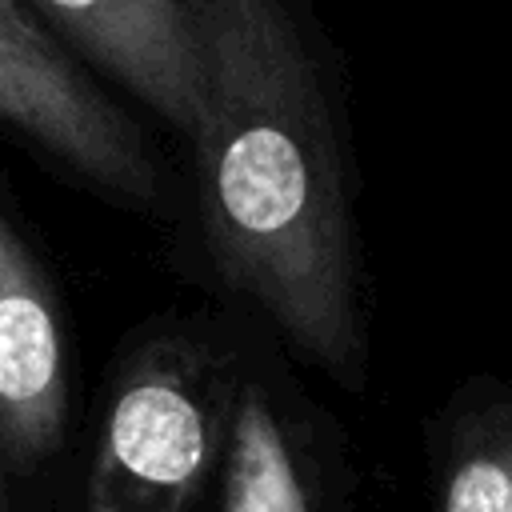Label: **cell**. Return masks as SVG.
I'll use <instances>...</instances> for the list:
<instances>
[{"label": "cell", "instance_id": "obj_4", "mask_svg": "<svg viewBox=\"0 0 512 512\" xmlns=\"http://www.w3.org/2000/svg\"><path fill=\"white\" fill-rule=\"evenodd\" d=\"M68 368L48 284L0 212V444L16 464H36L60 440Z\"/></svg>", "mask_w": 512, "mask_h": 512}, {"label": "cell", "instance_id": "obj_6", "mask_svg": "<svg viewBox=\"0 0 512 512\" xmlns=\"http://www.w3.org/2000/svg\"><path fill=\"white\" fill-rule=\"evenodd\" d=\"M444 512H512V468L500 456L464 460L444 496Z\"/></svg>", "mask_w": 512, "mask_h": 512}, {"label": "cell", "instance_id": "obj_3", "mask_svg": "<svg viewBox=\"0 0 512 512\" xmlns=\"http://www.w3.org/2000/svg\"><path fill=\"white\" fill-rule=\"evenodd\" d=\"M68 44L192 140L204 68L184 0H28Z\"/></svg>", "mask_w": 512, "mask_h": 512}, {"label": "cell", "instance_id": "obj_5", "mask_svg": "<svg viewBox=\"0 0 512 512\" xmlns=\"http://www.w3.org/2000/svg\"><path fill=\"white\" fill-rule=\"evenodd\" d=\"M224 512H312L292 444L256 384L228 412Z\"/></svg>", "mask_w": 512, "mask_h": 512}, {"label": "cell", "instance_id": "obj_2", "mask_svg": "<svg viewBox=\"0 0 512 512\" xmlns=\"http://www.w3.org/2000/svg\"><path fill=\"white\" fill-rule=\"evenodd\" d=\"M0 120L120 200L160 196L140 132L20 0H0Z\"/></svg>", "mask_w": 512, "mask_h": 512}, {"label": "cell", "instance_id": "obj_1", "mask_svg": "<svg viewBox=\"0 0 512 512\" xmlns=\"http://www.w3.org/2000/svg\"><path fill=\"white\" fill-rule=\"evenodd\" d=\"M204 68L192 132L200 220L220 276L352 380L360 320L332 116L284 0H184Z\"/></svg>", "mask_w": 512, "mask_h": 512}, {"label": "cell", "instance_id": "obj_7", "mask_svg": "<svg viewBox=\"0 0 512 512\" xmlns=\"http://www.w3.org/2000/svg\"><path fill=\"white\" fill-rule=\"evenodd\" d=\"M0 512H4V484H0Z\"/></svg>", "mask_w": 512, "mask_h": 512}]
</instances>
